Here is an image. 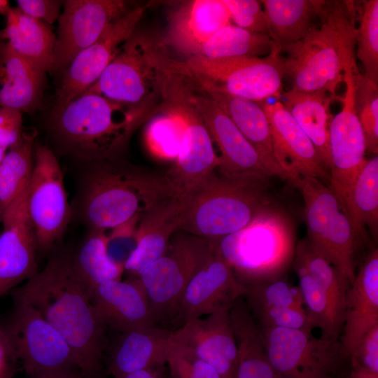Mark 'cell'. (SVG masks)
Masks as SVG:
<instances>
[{
	"label": "cell",
	"mask_w": 378,
	"mask_h": 378,
	"mask_svg": "<svg viewBox=\"0 0 378 378\" xmlns=\"http://www.w3.org/2000/svg\"><path fill=\"white\" fill-rule=\"evenodd\" d=\"M71 253L55 251L42 270L11 290V296L37 310L62 335L84 378H102L108 330L72 268Z\"/></svg>",
	"instance_id": "1"
},
{
	"label": "cell",
	"mask_w": 378,
	"mask_h": 378,
	"mask_svg": "<svg viewBox=\"0 0 378 378\" xmlns=\"http://www.w3.org/2000/svg\"><path fill=\"white\" fill-rule=\"evenodd\" d=\"M81 163L71 207L73 217L88 230L106 232L162 200L181 195L167 172L123 158Z\"/></svg>",
	"instance_id": "2"
},
{
	"label": "cell",
	"mask_w": 378,
	"mask_h": 378,
	"mask_svg": "<svg viewBox=\"0 0 378 378\" xmlns=\"http://www.w3.org/2000/svg\"><path fill=\"white\" fill-rule=\"evenodd\" d=\"M353 1L318 0L314 24L300 41L284 46L281 52L285 76L293 90L323 92L337 98L345 73L358 71L356 60V18Z\"/></svg>",
	"instance_id": "3"
},
{
	"label": "cell",
	"mask_w": 378,
	"mask_h": 378,
	"mask_svg": "<svg viewBox=\"0 0 378 378\" xmlns=\"http://www.w3.org/2000/svg\"><path fill=\"white\" fill-rule=\"evenodd\" d=\"M154 113L85 92L54 106L48 131L60 154L80 162L119 158L134 132Z\"/></svg>",
	"instance_id": "4"
},
{
	"label": "cell",
	"mask_w": 378,
	"mask_h": 378,
	"mask_svg": "<svg viewBox=\"0 0 378 378\" xmlns=\"http://www.w3.org/2000/svg\"><path fill=\"white\" fill-rule=\"evenodd\" d=\"M270 176L227 174L217 169L181 194L178 230L215 242L246 226L273 204Z\"/></svg>",
	"instance_id": "5"
},
{
	"label": "cell",
	"mask_w": 378,
	"mask_h": 378,
	"mask_svg": "<svg viewBox=\"0 0 378 378\" xmlns=\"http://www.w3.org/2000/svg\"><path fill=\"white\" fill-rule=\"evenodd\" d=\"M175 60L162 36L136 28L85 92L156 111L162 105L165 82Z\"/></svg>",
	"instance_id": "6"
},
{
	"label": "cell",
	"mask_w": 378,
	"mask_h": 378,
	"mask_svg": "<svg viewBox=\"0 0 378 378\" xmlns=\"http://www.w3.org/2000/svg\"><path fill=\"white\" fill-rule=\"evenodd\" d=\"M211 243L244 286L280 278L296 246L289 217L274 204L241 230Z\"/></svg>",
	"instance_id": "7"
},
{
	"label": "cell",
	"mask_w": 378,
	"mask_h": 378,
	"mask_svg": "<svg viewBox=\"0 0 378 378\" xmlns=\"http://www.w3.org/2000/svg\"><path fill=\"white\" fill-rule=\"evenodd\" d=\"M214 253L212 244L182 230L171 237L164 253L140 274L155 326L175 328L182 295Z\"/></svg>",
	"instance_id": "8"
},
{
	"label": "cell",
	"mask_w": 378,
	"mask_h": 378,
	"mask_svg": "<svg viewBox=\"0 0 378 378\" xmlns=\"http://www.w3.org/2000/svg\"><path fill=\"white\" fill-rule=\"evenodd\" d=\"M201 84L233 96L260 102L281 99L285 77L282 53L275 43L264 57L207 58L192 56L183 62Z\"/></svg>",
	"instance_id": "9"
},
{
	"label": "cell",
	"mask_w": 378,
	"mask_h": 378,
	"mask_svg": "<svg viewBox=\"0 0 378 378\" xmlns=\"http://www.w3.org/2000/svg\"><path fill=\"white\" fill-rule=\"evenodd\" d=\"M162 111L177 116L183 126L181 148L174 165L166 172L180 194L195 186L220 164L214 142L190 101L180 75V65L171 69L166 80Z\"/></svg>",
	"instance_id": "10"
},
{
	"label": "cell",
	"mask_w": 378,
	"mask_h": 378,
	"mask_svg": "<svg viewBox=\"0 0 378 378\" xmlns=\"http://www.w3.org/2000/svg\"><path fill=\"white\" fill-rule=\"evenodd\" d=\"M270 363L279 378H338L350 356L340 340L312 332L260 328Z\"/></svg>",
	"instance_id": "11"
},
{
	"label": "cell",
	"mask_w": 378,
	"mask_h": 378,
	"mask_svg": "<svg viewBox=\"0 0 378 378\" xmlns=\"http://www.w3.org/2000/svg\"><path fill=\"white\" fill-rule=\"evenodd\" d=\"M13 302L7 318L0 325L27 377L36 378L64 370H80L62 335L37 310Z\"/></svg>",
	"instance_id": "12"
},
{
	"label": "cell",
	"mask_w": 378,
	"mask_h": 378,
	"mask_svg": "<svg viewBox=\"0 0 378 378\" xmlns=\"http://www.w3.org/2000/svg\"><path fill=\"white\" fill-rule=\"evenodd\" d=\"M27 207L38 251L46 253L62 239L73 213L58 160L52 149L45 145L34 146Z\"/></svg>",
	"instance_id": "13"
},
{
	"label": "cell",
	"mask_w": 378,
	"mask_h": 378,
	"mask_svg": "<svg viewBox=\"0 0 378 378\" xmlns=\"http://www.w3.org/2000/svg\"><path fill=\"white\" fill-rule=\"evenodd\" d=\"M180 75L190 101L220 153V164L216 169L227 174L254 173L274 176L257 151L190 73L183 62L180 65Z\"/></svg>",
	"instance_id": "14"
},
{
	"label": "cell",
	"mask_w": 378,
	"mask_h": 378,
	"mask_svg": "<svg viewBox=\"0 0 378 378\" xmlns=\"http://www.w3.org/2000/svg\"><path fill=\"white\" fill-rule=\"evenodd\" d=\"M138 4L124 0H66L58 18L52 71L66 69L113 22Z\"/></svg>",
	"instance_id": "15"
},
{
	"label": "cell",
	"mask_w": 378,
	"mask_h": 378,
	"mask_svg": "<svg viewBox=\"0 0 378 378\" xmlns=\"http://www.w3.org/2000/svg\"><path fill=\"white\" fill-rule=\"evenodd\" d=\"M358 73L352 70L345 73L342 108L331 120L329 128V188L340 206L368 160L365 136L354 107L355 76Z\"/></svg>",
	"instance_id": "16"
},
{
	"label": "cell",
	"mask_w": 378,
	"mask_h": 378,
	"mask_svg": "<svg viewBox=\"0 0 378 378\" xmlns=\"http://www.w3.org/2000/svg\"><path fill=\"white\" fill-rule=\"evenodd\" d=\"M149 5H138L111 23L94 43L73 59L66 68L57 90L55 106L71 102L85 93L98 80L120 47L137 27Z\"/></svg>",
	"instance_id": "17"
},
{
	"label": "cell",
	"mask_w": 378,
	"mask_h": 378,
	"mask_svg": "<svg viewBox=\"0 0 378 378\" xmlns=\"http://www.w3.org/2000/svg\"><path fill=\"white\" fill-rule=\"evenodd\" d=\"M27 187L1 216L0 298L38 272V244L27 212Z\"/></svg>",
	"instance_id": "18"
},
{
	"label": "cell",
	"mask_w": 378,
	"mask_h": 378,
	"mask_svg": "<svg viewBox=\"0 0 378 378\" xmlns=\"http://www.w3.org/2000/svg\"><path fill=\"white\" fill-rule=\"evenodd\" d=\"M275 158L288 181L298 187L300 178L312 176L329 183V172L321 163L311 140L280 99L263 102Z\"/></svg>",
	"instance_id": "19"
},
{
	"label": "cell",
	"mask_w": 378,
	"mask_h": 378,
	"mask_svg": "<svg viewBox=\"0 0 378 378\" xmlns=\"http://www.w3.org/2000/svg\"><path fill=\"white\" fill-rule=\"evenodd\" d=\"M245 291L231 267L214 249L212 255L191 279L182 295L174 330L189 320L230 309Z\"/></svg>",
	"instance_id": "20"
},
{
	"label": "cell",
	"mask_w": 378,
	"mask_h": 378,
	"mask_svg": "<svg viewBox=\"0 0 378 378\" xmlns=\"http://www.w3.org/2000/svg\"><path fill=\"white\" fill-rule=\"evenodd\" d=\"M230 309L189 320L173 330L176 341L209 364L221 378H236L237 346Z\"/></svg>",
	"instance_id": "21"
},
{
	"label": "cell",
	"mask_w": 378,
	"mask_h": 378,
	"mask_svg": "<svg viewBox=\"0 0 378 378\" xmlns=\"http://www.w3.org/2000/svg\"><path fill=\"white\" fill-rule=\"evenodd\" d=\"M230 24L223 0L182 1L170 13L162 38L168 48L189 58L197 55L214 34Z\"/></svg>",
	"instance_id": "22"
},
{
	"label": "cell",
	"mask_w": 378,
	"mask_h": 378,
	"mask_svg": "<svg viewBox=\"0 0 378 378\" xmlns=\"http://www.w3.org/2000/svg\"><path fill=\"white\" fill-rule=\"evenodd\" d=\"M96 313L108 330L116 333L155 326L139 278L98 285L91 296Z\"/></svg>",
	"instance_id": "23"
},
{
	"label": "cell",
	"mask_w": 378,
	"mask_h": 378,
	"mask_svg": "<svg viewBox=\"0 0 378 378\" xmlns=\"http://www.w3.org/2000/svg\"><path fill=\"white\" fill-rule=\"evenodd\" d=\"M173 330L158 326L116 333L105 352L106 372L118 378L167 363Z\"/></svg>",
	"instance_id": "24"
},
{
	"label": "cell",
	"mask_w": 378,
	"mask_h": 378,
	"mask_svg": "<svg viewBox=\"0 0 378 378\" xmlns=\"http://www.w3.org/2000/svg\"><path fill=\"white\" fill-rule=\"evenodd\" d=\"M181 195L159 202L139 218L135 246L124 263V270L139 277L142 272L164 251L181 221Z\"/></svg>",
	"instance_id": "25"
},
{
	"label": "cell",
	"mask_w": 378,
	"mask_h": 378,
	"mask_svg": "<svg viewBox=\"0 0 378 378\" xmlns=\"http://www.w3.org/2000/svg\"><path fill=\"white\" fill-rule=\"evenodd\" d=\"M378 325V249L365 257L346 295L344 321L340 338L351 355L363 337Z\"/></svg>",
	"instance_id": "26"
},
{
	"label": "cell",
	"mask_w": 378,
	"mask_h": 378,
	"mask_svg": "<svg viewBox=\"0 0 378 378\" xmlns=\"http://www.w3.org/2000/svg\"><path fill=\"white\" fill-rule=\"evenodd\" d=\"M200 84L229 116L273 175L288 181L275 158L270 125L262 104Z\"/></svg>",
	"instance_id": "27"
},
{
	"label": "cell",
	"mask_w": 378,
	"mask_h": 378,
	"mask_svg": "<svg viewBox=\"0 0 378 378\" xmlns=\"http://www.w3.org/2000/svg\"><path fill=\"white\" fill-rule=\"evenodd\" d=\"M0 107L31 113L41 102L45 75L17 54L6 41L0 46Z\"/></svg>",
	"instance_id": "28"
},
{
	"label": "cell",
	"mask_w": 378,
	"mask_h": 378,
	"mask_svg": "<svg viewBox=\"0 0 378 378\" xmlns=\"http://www.w3.org/2000/svg\"><path fill=\"white\" fill-rule=\"evenodd\" d=\"M3 38L13 50L39 71H52L56 35L50 25L32 18L18 7L6 15Z\"/></svg>",
	"instance_id": "29"
},
{
	"label": "cell",
	"mask_w": 378,
	"mask_h": 378,
	"mask_svg": "<svg viewBox=\"0 0 378 378\" xmlns=\"http://www.w3.org/2000/svg\"><path fill=\"white\" fill-rule=\"evenodd\" d=\"M237 346L236 378H279L269 361L262 330L242 297L230 309Z\"/></svg>",
	"instance_id": "30"
},
{
	"label": "cell",
	"mask_w": 378,
	"mask_h": 378,
	"mask_svg": "<svg viewBox=\"0 0 378 378\" xmlns=\"http://www.w3.org/2000/svg\"><path fill=\"white\" fill-rule=\"evenodd\" d=\"M280 99L300 128L313 144L319 159L329 172L330 165V107L335 98L323 92H305L290 89Z\"/></svg>",
	"instance_id": "31"
},
{
	"label": "cell",
	"mask_w": 378,
	"mask_h": 378,
	"mask_svg": "<svg viewBox=\"0 0 378 378\" xmlns=\"http://www.w3.org/2000/svg\"><path fill=\"white\" fill-rule=\"evenodd\" d=\"M341 209L346 213L360 243L378 233V157L368 160L349 189Z\"/></svg>",
	"instance_id": "32"
},
{
	"label": "cell",
	"mask_w": 378,
	"mask_h": 378,
	"mask_svg": "<svg viewBox=\"0 0 378 378\" xmlns=\"http://www.w3.org/2000/svg\"><path fill=\"white\" fill-rule=\"evenodd\" d=\"M268 35L280 48L302 39L316 18L318 0L260 1Z\"/></svg>",
	"instance_id": "33"
},
{
	"label": "cell",
	"mask_w": 378,
	"mask_h": 378,
	"mask_svg": "<svg viewBox=\"0 0 378 378\" xmlns=\"http://www.w3.org/2000/svg\"><path fill=\"white\" fill-rule=\"evenodd\" d=\"M72 268L91 296L102 283L121 279L124 266L115 262L107 251V233L90 230L71 253Z\"/></svg>",
	"instance_id": "34"
},
{
	"label": "cell",
	"mask_w": 378,
	"mask_h": 378,
	"mask_svg": "<svg viewBox=\"0 0 378 378\" xmlns=\"http://www.w3.org/2000/svg\"><path fill=\"white\" fill-rule=\"evenodd\" d=\"M359 244L349 217L341 209L332 218L318 243L312 248L351 285L356 274V255Z\"/></svg>",
	"instance_id": "35"
},
{
	"label": "cell",
	"mask_w": 378,
	"mask_h": 378,
	"mask_svg": "<svg viewBox=\"0 0 378 378\" xmlns=\"http://www.w3.org/2000/svg\"><path fill=\"white\" fill-rule=\"evenodd\" d=\"M34 133L23 132L0 164V217L29 184L34 166Z\"/></svg>",
	"instance_id": "36"
},
{
	"label": "cell",
	"mask_w": 378,
	"mask_h": 378,
	"mask_svg": "<svg viewBox=\"0 0 378 378\" xmlns=\"http://www.w3.org/2000/svg\"><path fill=\"white\" fill-rule=\"evenodd\" d=\"M274 45L268 34L250 31L230 24L214 34L197 55L212 59L260 57L269 55Z\"/></svg>",
	"instance_id": "37"
},
{
	"label": "cell",
	"mask_w": 378,
	"mask_h": 378,
	"mask_svg": "<svg viewBox=\"0 0 378 378\" xmlns=\"http://www.w3.org/2000/svg\"><path fill=\"white\" fill-rule=\"evenodd\" d=\"M359 13L356 55L364 67V74L378 83V1H363Z\"/></svg>",
	"instance_id": "38"
},
{
	"label": "cell",
	"mask_w": 378,
	"mask_h": 378,
	"mask_svg": "<svg viewBox=\"0 0 378 378\" xmlns=\"http://www.w3.org/2000/svg\"><path fill=\"white\" fill-rule=\"evenodd\" d=\"M243 298L251 313L265 308L291 307L304 309V304L298 286L280 278L244 286Z\"/></svg>",
	"instance_id": "39"
},
{
	"label": "cell",
	"mask_w": 378,
	"mask_h": 378,
	"mask_svg": "<svg viewBox=\"0 0 378 378\" xmlns=\"http://www.w3.org/2000/svg\"><path fill=\"white\" fill-rule=\"evenodd\" d=\"M354 107L360 122L366 150L378 153V83L360 72L355 76Z\"/></svg>",
	"instance_id": "40"
},
{
	"label": "cell",
	"mask_w": 378,
	"mask_h": 378,
	"mask_svg": "<svg viewBox=\"0 0 378 378\" xmlns=\"http://www.w3.org/2000/svg\"><path fill=\"white\" fill-rule=\"evenodd\" d=\"M162 111L148 125L146 144L155 156L163 160L176 159L181 145L183 126L177 116Z\"/></svg>",
	"instance_id": "41"
},
{
	"label": "cell",
	"mask_w": 378,
	"mask_h": 378,
	"mask_svg": "<svg viewBox=\"0 0 378 378\" xmlns=\"http://www.w3.org/2000/svg\"><path fill=\"white\" fill-rule=\"evenodd\" d=\"M167 363L171 378H221L209 364L174 337L169 348Z\"/></svg>",
	"instance_id": "42"
},
{
	"label": "cell",
	"mask_w": 378,
	"mask_h": 378,
	"mask_svg": "<svg viewBox=\"0 0 378 378\" xmlns=\"http://www.w3.org/2000/svg\"><path fill=\"white\" fill-rule=\"evenodd\" d=\"M260 328L278 327L306 332L315 328L306 310L291 307H274L251 313Z\"/></svg>",
	"instance_id": "43"
},
{
	"label": "cell",
	"mask_w": 378,
	"mask_h": 378,
	"mask_svg": "<svg viewBox=\"0 0 378 378\" xmlns=\"http://www.w3.org/2000/svg\"><path fill=\"white\" fill-rule=\"evenodd\" d=\"M234 25L250 31L268 34L262 3L256 0H223Z\"/></svg>",
	"instance_id": "44"
},
{
	"label": "cell",
	"mask_w": 378,
	"mask_h": 378,
	"mask_svg": "<svg viewBox=\"0 0 378 378\" xmlns=\"http://www.w3.org/2000/svg\"><path fill=\"white\" fill-rule=\"evenodd\" d=\"M350 363L378 374V325L360 340L350 355Z\"/></svg>",
	"instance_id": "45"
},
{
	"label": "cell",
	"mask_w": 378,
	"mask_h": 378,
	"mask_svg": "<svg viewBox=\"0 0 378 378\" xmlns=\"http://www.w3.org/2000/svg\"><path fill=\"white\" fill-rule=\"evenodd\" d=\"M18 8L27 15L50 25L58 20L63 1L18 0Z\"/></svg>",
	"instance_id": "46"
},
{
	"label": "cell",
	"mask_w": 378,
	"mask_h": 378,
	"mask_svg": "<svg viewBox=\"0 0 378 378\" xmlns=\"http://www.w3.org/2000/svg\"><path fill=\"white\" fill-rule=\"evenodd\" d=\"M22 134V113L0 107V146L8 150L21 139Z\"/></svg>",
	"instance_id": "47"
},
{
	"label": "cell",
	"mask_w": 378,
	"mask_h": 378,
	"mask_svg": "<svg viewBox=\"0 0 378 378\" xmlns=\"http://www.w3.org/2000/svg\"><path fill=\"white\" fill-rule=\"evenodd\" d=\"M19 364L15 351L0 325V378H13Z\"/></svg>",
	"instance_id": "48"
},
{
	"label": "cell",
	"mask_w": 378,
	"mask_h": 378,
	"mask_svg": "<svg viewBox=\"0 0 378 378\" xmlns=\"http://www.w3.org/2000/svg\"><path fill=\"white\" fill-rule=\"evenodd\" d=\"M160 368H161L141 370L131 372L118 378H163L159 370Z\"/></svg>",
	"instance_id": "49"
},
{
	"label": "cell",
	"mask_w": 378,
	"mask_h": 378,
	"mask_svg": "<svg viewBox=\"0 0 378 378\" xmlns=\"http://www.w3.org/2000/svg\"><path fill=\"white\" fill-rule=\"evenodd\" d=\"M36 378H84L78 369H69L37 377Z\"/></svg>",
	"instance_id": "50"
},
{
	"label": "cell",
	"mask_w": 378,
	"mask_h": 378,
	"mask_svg": "<svg viewBox=\"0 0 378 378\" xmlns=\"http://www.w3.org/2000/svg\"><path fill=\"white\" fill-rule=\"evenodd\" d=\"M346 378H378V374L360 367L351 366V370Z\"/></svg>",
	"instance_id": "51"
},
{
	"label": "cell",
	"mask_w": 378,
	"mask_h": 378,
	"mask_svg": "<svg viewBox=\"0 0 378 378\" xmlns=\"http://www.w3.org/2000/svg\"><path fill=\"white\" fill-rule=\"evenodd\" d=\"M10 8V6L9 5V1L6 0H0V15L6 17Z\"/></svg>",
	"instance_id": "52"
},
{
	"label": "cell",
	"mask_w": 378,
	"mask_h": 378,
	"mask_svg": "<svg viewBox=\"0 0 378 378\" xmlns=\"http://www.w3.org/2000/svg\"><path fill=\"white\" fill-rule=\"evenodd\" d=\"M6 150H7V149H6V148H3V147H1L0 146V164H1L5 156Z\"/></svg>",
	"instance_id": "53"
},
{
	"label": "cell",
	"mask_w": 378,
	"mask_h": 378,
	"mask_svg": "<svg viewBox=\"0 0 378 378\" xmlns=\"http://www.w3.org/2000/svg\"><path fill=\"white\" fill-rule=\"evenodd\" d=\"M6 41L3 38L1 31H0V46Z\"/></svg>",
	"instance_id": "54"
},
{
	"label": "cell",
	"mask_w": 378,
	"mask_h": 378,
	"mask_svg": "<svg viewBox=\"0 0 378 378\" xmlns=\"http://www.w3.org/2000/svg\"><path fill=\"white\" fill-rule=\"evenodd\" d=\"M1 60H0V74H1Z\"/></svg>",
	"instance_id": "55"
},
{
	"label": "cell",
	"mask_w": 378,
	"mask_h": 378,
	"mask_svg": "<svg viewBox=\"0 0 378 378\" xmlns=\"http://www.w3.org/2000/svg\"><path fill=\"white\" fill-rule=\"evenodd\" d=\"M1 223V217H0V224Z\"/></svg>",
	"instance_id": "56"
}]
</instances>
